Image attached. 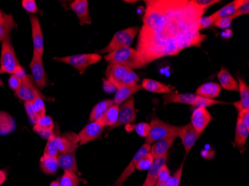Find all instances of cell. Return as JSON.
Listing matches in <instances>:
<instances>
[{
    "label": "cell",
    "instance_id": "cell-47",
    "mask_svg": "<svg viewBox=\"0 0 249 186\" xmlns=\"http://www.w3.org/2000/svg\"><path fill=\"white\" fill-rule=\"evenodd\" d=\"M22 6L29 13L33 14V15L37 13V3L35 0H22Z\"/></svg>",
    "mask_w": 249,
    "mask_h": 186
},
{
    "label": "cell",
    "instance_id": "cell-40",
    "mask_svg": "<svg viewBox=\"0 0 249 186\" xmlns=\"http://www.w3.org/2000/svg\"><path fill=\"white\" fill-rule=\"evenodd\" d=\"M171 177V173L169 168L166 165L162 167L160 173L158 174V180L155 186H165L169 180V177Z\"/></svg>",
    "mask_w": 249,
    "mask_h": 186
},
{
    "label": "cell",
    "instance_id": "cell-2",
    "mask_svg": "<svg viewBox=\"0 0 249 186\" xmlns=\"http://www.w3.org/2000/svg\"><path fill=\"white\" fill-rule=\"evenodd\" d=\"M109 64H118L128 67L130 69H141L146 67L143 57L141 53L131 47L120 49L105 57Z\"/></svg>",
    "mask_w": 249,
    "mask_h": 186
},
{
    "label": "cell",
    "instance_id": "cell-29",
    "mask_svg": "<svg viewBox=\"0 0 249 186\" xmlns=\"http://www.w3.org/2000/svg\"><path fill=\"white\" fill-rule=\"evenodd\" d=\"M58 168L59 164L57 156L43 155L40 158V169L46 174L54 175L58 171Z\"/></svg>",
    "mask_w": 249,
    "mask_h": 186
},
{
    "label": "cell",
    "instance_id": "cell-1",
    "mask_svg": "<svg viewBox=\"0 0 249 186\" xmlns=\"http://www.w3.org/2000/svg\"><path fill=\"white\" fill-rule=\"evenodd\" d=\"M145 4L136 50L147 65L187 48H200L208 38L198 29V21L208 9L194 0H145Z\"/></svg>",
    "mask_w": 249,
    "mask_h": 186
},
{
    "label": "cell",
    "instance_id": "cell-31",
    "mask_svg": "<svg viewBox=\"0 0 249 186\" xmlns=\"http://www.w3.org/2000/svg\"><path fill=\"white\" fill-rule=\"evenodd\" d=\"M113 104H114L113 99H107L99 102L92 109L91 113L89 114V121H96L102 118L103 115Z\"/></svg>",
    "mask_w": 249,
    "mask_h": 186
},
{
    "label": "cell",
    "instance_id": "cell-52",
    "mask_svg": "<svg viewBox=\"0 0 249 186\" xmlns=\"http://www.w3.org/2000/svg\"><path fill=\"white\" fill-rule=\"evenodd\" d=\"M237 118L240 119L246 127L249 128V110L238 112V118Z\"/></svg>",
    "mask_w": 249,
    "mask_h": 186
},
{
    "label": "cell",
    "instance_id": "cell-37",
    "mask_svg": "<svg viewBox=\"0 0 249 186\" xmlns=\"http://www.w3.org/2000/svg\"><path fill=\"white\" fill-rule=\"evenodd\" d=\"M44 99L41 97L36 98L32 103V110L36 114L37 119L40 117L46 116V106H45Z\"/></svg>",
    "mask_w": 249,
    "mask_h": 186
},
{
    "label": "cell",
    "instance_id": "cell-24",
    "mask_svg": "<svg viewBox=\"0 0 249 186\" xmlns=\"http://www.w3.org/2000/svg\"><path fill=\"white\" fill-rule=\"evenodd\" d=\"M218 79H219L220 86L223 89L229 91H236L239 92V85L237 81L232 76L231 72L225 68H221L218 73Z\"/></svg>",
    "mask_w": 249,
    "mask_h": 186
},
{
    "label": "cell",
    "instance_id": "cell-14",
    "mask_svg": "<svg viewBox=\"0 0 249 186\" xmlns=\"http://www.w3.org/2000/svg\"><path fill=\"white\" fill-rule=\"evenodd\" d=\"M178 137L181 139L183 146L185 150L186 156L188 154L190 150L195 145L199 138L200 135L197 134L190 123L180 127Z\"/></svg>",
    "mask_w": 249,
    "mask_h": 186
},
{
    "label": "cell",
    "instance_id": "cell-42",
    "mask_svg": "<svg viewBox=\"0 0 249 186\" xmlns=\"http://www.w3.org/2000/svg\"><path fill=\"white\" fill-rule=\"evenodd\" d=\"M183 167H184V162H182V164L180 165L177 171L173 176L171 175V177H169V180H168L165 186H180V180H181V176H182Z\"/></svg>",
    "mask_w": 249,
    "mask_h": 186
},
{
    "label": "cell",
    "instance_id": "cell-17",
    "mask_svg": "<svg viewBox=\"0 0 249 186\" xmlns=\"http://www.w3.org/2000/svg\"><path fill=\"white\" fill-rule=\"evenodd\" d=\"M168 160V154L156 158L154 159L151 167L148 170L146 179L142 186H155L158 180V174L160 173L162 167L166 165Z\"/></svg>",
    "mask_w": 249,
    "mask_h": 186
},
{
    "label": "cell",
    "instance_id": "cell-25",
    "mask_svg": "<svg viewBox=\"0 0 249 186\" xmlns=\"http://www.w3.org/2000/svg\"><path fill=\"white\" fill-rule=\"evenodd\" d=\"M221 93V86L216 82H208L201 85L196 89V94L200 97L214 99L217 98Z\"/></svg>",
    "mask_w": 249,
    "mask_h": 186
},
{
    "label": "cell",
    "instance_id": "cell-46",
    "mask_svg": "<svg viewBox=\"0 0 249 186\" xmlns=\"http://www.w3.org/2000/svg\"><path fill=\"white\" fill-rule=\"evenodd\" d=\"M22 79L19 78L15 75H11L9 79H8V85L14 92H18L22 85Z\"/></svg>",
    "mask_w": 249,
    "mask_h": 186
},
{
    "label": "cell",
    "instance_id": "cell-9",
    "mask_svg": "<svg viewBox=\"0 0 249 186\" xmlns=\"http://www.w3.org/2000/svg\"><path fill=\"white\" fill-rule=\"evenodd\" d=\"M137 116H136L135 107H134V98L131 97L120 104L119 108L118 119L114 125L109 127V130L110 131L120 126L134 122Z\"/></svg>",
    "mask_w": 249,
    "mask_h": 186
},
{
    "label": "cell",
    "instance_id": "cell-18",
    "mask_svg": "<svg viewBox=\"0 0 249 186\" xmlns=\"http://www.w3.org/2000/svg\"><path fill=\"white\" fill-rule=\"evenodd\" d=\"M130 70L131 69L128 67H123L118 64H109L106 68V78L111 81L117 88L120 82L123 81L124 77L126 76Z\"/></svg>",
    "mask_w": 249,
    "mask_h": 186
},
{
    "label": "cell",
    "instance_id": "cell-7",
    "mask_svg": "<svg viewBox=\"0 0 249 186\" xmlns=\"http://www.w3.org/2000/svg\"><path fill=\"white\" fill-rule=\"evenodd\" d=\"M17 97L25 102L33 101L36 98L41 97L46 101H54L52 98L47 97L39 90L37 85L35 83L32 75H26L22 78V83L18 92H15Z\"/></svg>",
    "mask_w": 249,
    "mask_h": 186
},
{
    "label": "cell",
    "instance_id": "cell-34",
    "mask_svg": "<svg viewBox=\"0 0 249 186\" xmlns=\"http://www.w3.org/2000/svg\"><path fill=\"white\" fill-rule=\"evenodd\" d=\"M245 0H234L233 2H230L225 6L222 7L219 11L213 14L215 19H218L220 18L227 17L232 16L233 14L237 11L239 8L243 5Z\"/></svg>",
    "mask_w": 249,
    "mask_h": 186
},
{
    "label": "cell",
    "instance_id": "cell-8",
    "mask_svg": "<svg viewBox=\"0 0 249 186\" xmlns=\"http://www.w3.org/2000/svg\"><path fill=\"white\" fill-rule=\"evenodd\" d=\"M29 67L32 71V78L37 87L40 89H44L48 82V78L45 72L43 57H41L36 50H34L33 56Z\"/></svg>",
    "mask_w": 249,
    "mask_h": 186
},
{
    "label": "cell",
    "instance_id": "cell-28",
    "mask_svg": "<svg viewBox=\"0 0 249 186\" xmlns=\"http://www.w3.org/2000/svg\"><path fill=\"white\" fill-rule=\"evenodd\" d=\"M54 129V123L50 116H46L37 118L36 124L34 125V131L40 134H47L50 136Z\"/></svg>",
    "mask_w": 249,
    "mask_h": 186
},
{
    "label": "cell",
    "instance_id": "cell-35",
    "mask_svg": "<svg viewBox=\"0 0 249 186\" xmlns=\"http://www.w3.org/2000/svg\"><path fill=\"white\" fill-rule=\"evenodd\" d=\"M59 135H61V134L56 132L55 130L54 129L53 134L49 136L48 142L45 148L43 155L57 156L59 154L58 149V139Z\"/></svg>",
    "mask_w": 249,
    "mask_h": 186
},
{
    "label": "cell",
    "instance_id": "cell-11",
    "mask_svg": "<svg viewBox=\"0 0 249 186\" xmlns=\"http://www.w3.org/2000/svg\"><path fill=\"white\" fill-rule=\"evenodd\" d=\"M191 122L194 130L196 131L198 135H201L208 124L212 121L213 118L211 113L206 108L203 107H196L192 113Z\"/></svg>",
    "mask_w": 249,
    "mask_h": 186
},
{
    "label": "cell",
    "instance_id": "cell-4",
    "mask_svg": "<svg viewBox=\"0 0 249 186\" xmlns=\"http://www.w3.org/2000/svg\"><path fill=\"white\" fill-rule=\"evenodd\" d=\"M140 29L139 26H134L119 31L113 36L109 44L103 50H99L98 54H108L120 49L130 47L136 36L139 33Z\"/></svg>",
    "mask_w": 249,
    "mask_h": 186
},
{
    "label": "cell",
    "instance_id": "cell-50",
    "mask_svg": "<svg viewBox=\"0 0 249 186\" xmlns=\"http://www.w3.org/2000/svg\"><path fill=\"white\" fill-rule=\"evenodd\" d=\"M103 89L106 91L107 93H114L117 92V88L116 87L115 85L112 83L111 81H109L107 78H103Z\"/></svg>",
    "mask_w": 249,
    "mask_h": 186
},
{
    "label": "cell",
    "instance_id": "cell-54",
    "mask_svg": "<svg viewBox=\"0 0 249 186\" xmlns=\"http://www.w3.org/2000/svg\"><path fill=\"white\" fill-rule=\"evenodd\" d=\"M50 186H61V185H60L59 181H58V180H55V181H53V183L50 184Z\"/></svg>",
    "mask_w": 249,
    "mask_h": 186
},
{
    "label": "cell",
    "instance_id": "cell-20",
    "mask_svg": "<svg viewBox=\"0 0 249 186\" xmlns=\"http://www.w3.org/2000/svg\"><path fill=\"white\" fill-rule=\"evenodd\" d=\"M142 89L141 85H138V84H133V85H127V86L118 88L116 92L114 99H113L114 104L120 106L125 101L128 100L134 93L139 92Z\"/></svg>",
    "mask_w": 249,
    "mask_h": 186
},
{
    "label": "cell",
    "instance_id": "cell-26",
    "mask_svg": "<svg viewBox=\"0 0 249 186\" xmlns=\"http://www.w3.org/2000/svg\"><path fill=\"white\" fill-rule=\"evenodd\" d=\"M18 25L14 19V17L11 15L4 14L0 17V42L9 37L14 29H17Z\"/></svg>",
    "mask_w": 249,
    "mask_h": 186
},
{
    "label": "cell",
    "instance_id": "cell-51",
    "mask_svg": "<svg viewBox=\"0 0 249 186\" xmlns=\"http://www.w3.org/2000/svg\"><path fill=\"white\" fill-rule=\"evenodd\" d=\"M194 2L196 5H199L201 8L208 9L211 5L219 3V2H220V1L219 0H194Z\"/></svg>",
    "mask_w": 249,
    "mask_h": 186
},
{
    "label": "cell",
    "instance_id": "cell-36",
    "mask_svg": "<svg viewBox=\"0 0 249 186\" xmlns=\"http://www.w3.org/2000/svg\"><path fill=\"white\" fill-rule=\"evenodd\" d=\"M59 182L61 186H78L81 180L74 172L65 171Z\"/></svg>",
    "mask_w": 249,
    "mask_h": 186
},
{
    "label": "cell",
    "instance_id": "cell-23",
    "mask_svg": "<svg viewBox=\"0 0 249 186\" xmlns=\"http://www.w3.org/2000/svg\"><path fill=\"white\" fill-rule=\"evenodd\" d=\"M176 138V137H171V138H164L162 140L155 142L150 148V153H152L153 157L156 159L168 154V151L173 146Z\"/></svg>",
    "mask_w": 249,
    "mask_h": 186
},
{
    "label": "cell",
    "instance_id": "cell-6",
    "mask_svg": "<svg viewBox=\"0 0 249 186\" xmlns=\"http://www.w3.org/2000/svg\"><path fill=\"white\" fill-rule=\"evenodd\" d=\"M102 59H103V57L98 53L54 57V61L72 66L77 71H78L81 75L85 73V71L88 67L97 64Z\"/></svg>",
    "mask_w": 249,
    "mask_h": 186
},
{
    "label": "cell",
    "instance_id": "cell-3",
    "mask_svg": "<svg viewBox=\"0 0 249 186\" xmlns=\"http://www.w3.org/2000/svg\"><path fill=\"white\" fill-rule=\"evenodd\" d=\"M150 130L145 138V144L151 145L164 138L176 137L178 135L180 127L171 125L160 120L158 116H152L151 119Z\"/></svg>",
    "mask_w": 249,
    "mask_h": 186
},
{
    "label": "cell",
    "instance_id": "cell-44",
    "mask_svg": "<svg viewBox=\"0 0 249 186\" xmlns=\"http://www.w3.org/2000/svg\"><path fill=\"white\" fill-rule=\"evenodd\" d=\"M235 18L233 15L227 17L220 18V19H216L214 22L213 25L219 29H227L231 25L232 22Z\"/></svg>",
    "mask_w": 249,
    "mask_h": 186
},
{
    "label": "cell",
    "instance_id": "cell-13",
    "mask_svg": "<svg viewBox=\"0 0 249 186\" xmlns=\"http://www.w3.org/2000/svg\"><path fill=\"white\" fill-rule=\"evenodd\" d=\"M79 146L78 134L73 132H67L59 135L58 139V149L59 153L75 152Z\"/></svg>",
    "mask_w": 249,
    "mask_h": 186
},
{
    "label": "cell",
    "instance_id": "cell-21",
    "mask_svg": "<svg viewBox=\"0 0 249 186\" xmlns=\"http://www.w3.org/2000/svg\"><path fill=\"white\" fill-rule=\"evenodd\" d=\"M141 86L142 89L150 92H155V93H164V94L175 93V89L171 86L153 79H148V78L143 79Z\"/></svg>",
    "mask_w": 249,
    "mask_h": 186
},
{
    "label": "cell",
    "instance_id": "cell-56",
    "mask_svg": "<svg viewBox=\"0 0 249 186\" xmlns=\"http://www.w3.org/2000/svg\"><path fill=\"white\" fill-rule=\"evenodd\" d=\"M2 15H3V13H2V11L0 10V17H2Z\"/></svg>",
    "mask_w": 249,
    "mask_h": 186
},
{
    "label": "cell",
    "instance_id": "cell-22",
    "mask_svg": "<svg viewBox=\"0 0 249 186\" xmlns=\"http://www.w3.org/2000/svg\"><path fill=\"white\" fill-rule=\"evenodd\" d=\"M198 98V96L194 93H184V94L171 93V94H165L163 96L164 105L172 103H185V104L194 105V103Z\"/></svg>",
    "mask_w": 249,
    "mask_h": 186
},
{
    "label": "cell",
    "instance_id": "cell-10",
    "mask_svg": "<svg viewBox=\"0 0 249 186\" xmlns=\"http://www.w3.org/2000/svg\"><path fill=\"white\" fill-rule=\"evenodd\" d=\"M150 148L151 145H148V144L145 143L142 145V146L138 150V152L134 155V157L131 159L128 166L123 170V173H122L121 175L119 177V178L117 179V181H116L114 184L112 185L111 186H123L124 182L126 181L128 177L134 173L140 159H141L144 155L146 154L147 153H149V151H150Z\"/></svg>",
    "mask_w": 249,
    "mask_h": 186
},
{
    "label": "cell",
    "instance_id": "cell-45",
    "mask_svg": "<svg viewBox=\"0 0 249 186\" xmlns=\"http://www.w3.org/2000/svg\"><path fill=\"white\" fill-rule=\"evenodd\" d=\"M149 130H150V125L149 123L141 122L135 126V131L140 136L145 137L149 134Z\"/></svg>",
    "mask_w": 249,
    "mask_h": 186
},
{
    "label": "cell",
    "instance_id": "cell-15",
    "mask_svg": "<svg viewBox=\"0 0 249 186\" xmlns=\"http://www.w3.org/2000/svg\"><path fill=\"white\" fill-rule=\"evenodd\" d=\"M31 26H32V40H33L34 50H36L41 57L44 51V41L43 32L40 21L36 15H30Z\"/></svg>",
    "mask_w": 249,
    "mask_h": 186
},
{
    "label": "cell",
    "instance_id": "cell-30",
    "mask_svg": "<svg viewBox=\"0 0 249 186\" xmlns=\"http://www.w3.org/2000/svg\"><path fill=\"white\" fill-rule=\"evenodd\" d=\"M15 129L16 123L13 117L6 112H0V135H8Z\"/></svg>",
    "mask_w": 249,
    "mask_h": 186
},
{
    "label": "cell",
    "instance_id": "cell-41",
    "mask_svg": "<svg viewBox=\"0 0 249 186\" xmlns=\"http://www.w3.org/2000/svg\"><path fill=\"white\" fill-rule=\"evenodd\" d=\"M140 81V77L138 76L133 70H130L126 76L123 78V81L120 82L117 89L122 86H127V85H133V84H138Z\"/></svg>",
    "mask_w": 249,
    "mask_h": 186
},
{
    "label": "cell",
    "instance_id": "cell-33",
    "mask_svg": "<svg viewBox=\"0 0 249 186\" xmlns=\"http://www.w3.org/2000/svg\"><path fill=\"white\" fill-rule=\"evenodd\" d=\"M119 108H120V106L117 104H113L103 115V117L96 121H98L99 124L104 126L105 127L107 126L109 127H112L116 124L118 119Z\"/></svg>",
    "mask_w": 249,
    "mask_h": 186
},
{
    "label": "cell",
    "instance_id": "cell-53",
    "mask_svg": "<svg viewBox=\"0 0 249 186\" xmlns=\"http://www.w3.org/2000/svg\"><path fill=\"white\" fill-rule=\"evenodd\" d=\"M7 179L6 172L4 170H0V186L5 183Z\"/></svg>",
    "mask_w": 249,
    "mask_h": 186
},
{
    "label": "cell",
    "instance_id": "cell-32",
    "mask_svg": "<svg viewBox=\"0 0 249 186\" xmlns=\"http://www.w3.org/2000/svg\"><path fill=\"white\" fill-rule=\"evenodd\" d=\"M249 135V128L246 127L240 119L237 118L236 131H235V139L233 146L242 148L246 145L247 138Z\"/></svg>",
    "mask_w": 249,
    "mask_h": 186
},
{
    "label": "cell",
    "instance_id": "cell-5",
    "mask_svg": "<svg viewBox=\"0 0 249 186\" xmlns=\"http://www.w3.org/2000/svg\"><path fill=\"white\" fill-rule=\"evenodd\" d=\"M20 67V64L17 57L16 52L9 36L2 41V50H1V58H0V74L13 75Z\"/></svg>",
    "mask_w": 249,
    "mask_h": 186
},
{
    "label": "cell",
    "instance_id": "cell-16",
    "mask_svg": "<svg viewBox=\"0 0 249 186\" xmlns=\"http://www.w3.org/2000/svg\"><path fill=\"white\" fill-rule=\"evenodd\" d=\"M70 7L79 19L80 26L91 24L89 5L87 0H75L70 5Z\"/></svg>",
    "mask_w": 249,
    "mask_h": 186
},
{
    "label": "cell",
    "instance_id": "cell-39",
    "mask_svg": "<svg viewBox=\"0 0 249 186\" xmlns=\"http://www.w3.org/2000/svg\"><path fill=\"white\" fill-rule=\"evenodd\" d=\"M154 159H155V158L153 157L150 152L147 153L140 159L136 169L138 170H149V168L153 163Z\"/></svg>",
    "mask_w": 249,
    "mask_h": 186
},
{
    "label": "cell",
    "instance_id": "cell-49",
    "mask_svg": "<svg viewBox=\"0 0 249 186\" xmlns=\"http://www.w3.org/2000/svg\"><path fill=\"white\" fill-rule=\"evenodd\" d=\"M24 107L25 109H26V113H27L29 120H30L31 122L35 125L36 121H37V117H36V114H35L33 110H32V103H31V102H25Z\"/></svg>",
    "mask_w": 249,
    "mask_h": 186
},
{
    "label": "cell",
    "instance_id": "cell-38",
    "mask_svg": "<svg viewBox=\"0 0 249 186\" xmlns=\"http://www.w3.org/2000/svg\"><path fill=\"white\" fill-rule=\"evenodd\" d=\"M227 103L226 102L216 100V99H207V98L200 97L198 96L195 103H194V107H203V108H207V107H211L213 105H216V104H224Z\"/></svg>",
    "mask_w": 249,
    "mask_h": 186
},
{
    "label": "cell",
    "instance_id": "cell-27",
    "mask_svg": "<svg viewBox=\"0 0 249 186\" xmlns=\"http://www.w3.org/2000/svg\"><path fill=\"white\" fill-rule=\"evenodd\" d=\"M58 157L59 167L65 171L75 172L78 171L77 167L76 157L75 152H71L67 153H59Z\"/></svg>",
    "mask_w": 249,
    "mask_h": 186
},
{
    "label": "cell",
    "instance_id": "cell-12",
    "mask_svg": "<svg viewBox=\"0 0 249 186\" xmlns=\"http://www.w3.org/2000/svg\"><path fill=\"white\" fill-rule=\"evenodd\" d=\"M104 129V126L99 124L98 121H92V122L89 123L78 134V138H79V145H85V144L92 142L99 138L103 134Z\"/></svg>",
    "mask_w": 249,
    "mask_h": 186
},
{
    "label": "cell",
    "instance_id": "cell-55",
    "mask_svg": "<svg viewBox=\"0 0 249 186\" xmlns=\"http://www.w3.org/2000/svg\"><path fill=\"white\" fill-rule=\"evenodd\" d=\"M0 86H4L3 81L0 79Z\"/></svg>",
    "mask_w": 249,
    "mask_h": 186
},
{
    "label": "cell",
    "instance_id": "cell-19",
    "mask_svg": "<svg viewBox=\"0 0 249 186\" xmlns=\"http://www.w3.org/2000/svg\"><path fill=\"white\" fill-rule=\"evenodd\" d=\"M237 83L239 85V92H240V99L238 101L233 103V106L237 111L249 110V86L246 81L243 79L240 75H236Z\"/></svg>",
    "mask_w": 249,
    "mask_h": 186
},
{
    "label": "cell",
    "instance_id": "cell-43",
    "mask_svg": "<svg viewBox=\"0 0 249 186\" xmlns=\"http://www.w3.org/2000/svg\"><path fill=\"white\" fill-rule=\"evenodd\" d=\"M215 21H216V19L213 15H211V16L201 17L198 21V29L201 31V29H206L211 25H213Z\"/></svg>",
    "mask_w": 249,
    "mask_h": 186
},
{
    "label": "cell",
    "instance_id": "cell-48",
    "mask_svg": "<svg viewBox=\"0 0 249 186\" xmlns=\"http://www.w3.org/2000/svg\"><path fill=\"white\" fill-rule=\"evenodd\" d=\"M249 1L246 0L244 1L243 5L237 9V11L233 14V17L237 18L239 17L242 16V15H249Z\"/></svg>",
    "mask_w": 249,
    "mask_h": 186
}]
</instances>
